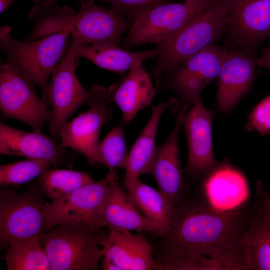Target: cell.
Returning <instances> with one entry per match:
<instances>
[{"label":"cell","instance_id":"cell-1","mask_svg":"<svg viewBox=\"0 0 270 270\" xmlns=\"http://www.w3.org/2000/svg\"><path fill=\"white\" fill-rule=\"evenodd\" d=\"M246 227L236 210L178 205L156 259L160 270H246Z\"/></svg>","mask_w":270,"mask_h":270},{"label":"cell","instance_id":"cell-2","mask_svg":"<svg viewBox=\"0 0 270 270\" xmlns=\"http://www.w3.org/2000/svg\"><path fill=\"white\" fill-rule=\"evenodd\" d=\"M228 16L225 0H219L198 14L160 46L152 73L156 83L226 32Z\"/></svg>","mask_w":270,"mask_h":270},{"label":"cell","instance_id":"cell-3","mask_svg":"<svg viewBox=\"0 0 270 270\" xmlns=\"http://www.w3.org/2000/svg\"><path fill=\"white\" fill-rule=\"evenodd\" d=\"M98 228L88 222H67L40 234L50 270H100L104 253L94 235Z\"/></svg>","mask_w":270,"mask_h":270},{"label":"cell","instance_id":"cell-4","mask_svg":"<svg viewBox=\"0 0 270 270\" xmlns=\"http://www.w3.org/2000/svg\"><path fill=\"white\" fill-rule=\"evenodd\" d=\"M46 201L34 180L18 192L12 186L0 188V248L12 240H24L48 231Z\"/></svg>","mask_w":270,"mask_h":270},{"label":"cell","instance_id":"cell-5","mask_svg":"<svg viewBox=\"0 0 270 270\" xmlns=\"http://www.w3.org/2000/svg\"><path fill=\"white\" fill-rule=\"evenodd\" d=\"M10 28L0 30V47L8 59L40 88L42 99L48 104L47 89L52 72L62 56L70 35L68 31L31 41H20L10 34Z\"/></svg>","mask_w":270,"mask_h":270},{"label":"cell","instance_id":"cell-6","mask_svg":"<svg viewBox=\"0 0 270 270\" xmlns=\"http://www.w3.org/2000/svg\"><path fill=\"white\" fill-rule=\"evenodd\" d=\"M219 0H186L182 4L167 3L150 8L134 20L127 36L125 47L146 43L160 46L185 26L194 16Z\"/></svg>","mask_w":270,"mask_h":270},{"label":"cell","instance_id":"cell-7","mask_svg":"<svg viewBox=\"0 0 270 270\" xmlns=\"http://www.w3.org/2000/svg\"><path fill=\"white\" fill-rule=\"evenodd\" d=\"M30 78L6 60L0 65V110L7 118L19 120L42 132L51 110L38 96Z\"/></svg>","mask_w":270,"mask_h":270},{"label":"cell","instance_id":"cell-8","mask_svg":"<svg viewBox=\"0 0 270 270\" xmlns=\"http://www.w3.org/2000/svg\"><path fill=\"white\" fill-rule=\"evenodd\" d=\"M228 48L212 43L156 82L157 88L174 92L181 104L200 100L204 89L217 79Z\"/></svg>","mask_w":270,"mask_h":270},{"label":"cell","instance_id":"cell-9","mask_svg":"<svg viewBox=\"0 0 270 270\" xmlns=\"http://www.w3.org/2000/svg\"><path fill=\"white\" fill-rule=\"evenodd\" d=\"M78 58L72 42L66 56L52 70L48 86L47 100L52 107L48 130L58 144L63 125L90 97V91L81 84L76 74Z\"/></svg>","mask_w":270,"mask_h":270},{"label":"cell","instance_id":"cell-10","mask_svg":"<svg viewBox=\"0 0 270 270\" xmlns=\"http://www.w3.org/2000/svg\"><path fill=\"white\" fill-rule=\"evenodd\" d=\"M90 97L87 102L90 109L80 114L62 126L59 144L84 155L88 163L98 164L96 150L102 126L112 118V110L106 98V90L94 84L90 90Z\"/></svg>","mask_w":270,"mask_h":270},{"label":"cell","instance_id":"cell-11","mask_svg":"<svg viewBox=\"0 0 270 270\" xmlns=\"http://www.w3.org/2000/svg\"><path fill=\"white\" fill-rule=\"evenodd\" d=\"M118 177L116 170H109L100 180L82 186L50 202H46L44 209L48 230L67 222H85L97 226L96 221L98 214L112 184Z\"/></svg>","mask_w":270,"mask_h":270},{"label":"cell","instance_id":"cell-12","mask_svg":"<svg viewBox=\"0 0 270 270\" xmlns=\"http://www.w3.org/2000/svg\"><path fill=\"white\" fill-rule=\"evenodd\" d=\"M0 153L48 162L53 168L72 169L77 152L60 146L42 132H27L0 124Z\"/></svg>","mask_w":270,"mask_h":270},{"label":"cell","instance_id":"cell-13","mask_svg":"<svg viewBox=\"0 0 270 270\" xmlns=\"http://www.w3.org/2000/svg\"><path fill=\"white\" fill-rule=\"evenodd\" d=\"M228 16L226 32L236 47L254 53L270 38V0H225Z\"/></svg>","mask_w":270,"mask_h":270},{"label":"cell","instance_id":"cell-14","mask_svg":"<svg viewBox=\"0 0 270 270\" xmlns=\"http://www.w3.org/2000/svg\"><path fill=\"white\" fill-rule=\"evenodd\" d=\"M254 53L227 49L217 78V110L230 113L252 89L256 78Z\"/></svg>","mask_w":270,"mask_h":270},{"label":"cell","instance_id":"cell-15","mask_svg":"<svg viewBox=\"0 0 270 270\" xmlns=\"http://www.w3.org/2000/svg\"><path fill=\"white\" fill-rule=\"evenodd\" d=\"M189 106L188 104H180L172 132L164 142L156 146L148 173L154 177L159 190L164 194L174 212L184 190L178 138L183 119L188 111Z\"/></svg>","mask_w":270,"mask_h":270},{"label":"cell","instance_id":"cell-16","mask_svg":"<svg viewBox=\"0 0 270 270\" xmlns=\"http://www.w3.org/2000/svg\"><path fill=\"white\" fill-rule=\"evenodd\" d=\"M81 8L66 30L80 43L118 46L126 28L124 18L112 8H104L90 0L82 1Z\"/></svg>","mask_w":270,"mask_h":270},{"label":"cell","instance_id":"cell-17","mask_svg":"<svg viewBox=\"0 0 270 270\" xmlns=\"http://www.w3.org/2000/svg\"><path fill=\"white\" fill-rule=\"evenodd\" d=\"M214 112L201 100L185 114L182 122L188 144L186 172L191 176H200L214 168L216 161L213 154L212 121Z\"/></svg>","mask_w":270,"mask_h":270},{"label":"cell","instance_id":"cell-18","mask_svg":"<svg viewBox=\"0 0 270 270\" xmlns=\"http://www.w3.org/2000/svg\"><path fill=\"white\" fill-rule=\"evenodd\" d=\"M103 258L118 270H160L152 245L143 235L108 230L102 240Z\"/></svg>","mask_w":270,"mask_h":270},{"label":"cell","instance_id":"cell-19","mask_svg":"<svg viewBox=\"0 0 270 270\" xmlns=\"http://www.w3.org/2000/svg\"><path fill=\"white\" fill-rule=\"evenodd\" d=\"M118 179L119 177L112 184L98 214L97 226H106L108 230L118 231H146L162 236L160 227L140 212L120 185Z\"/></svg>","mask_w":270,"mask_h":270},{"label":"cell","instance_id":"cell-20","mask_svg":"<svg viewBox=\"0 0 270 270\" xmlns=\"http://www.w3.org/2000/svg\"><path fill=\"white\" fill-rule=\"evenodd\" d=\"M156 90L142 62L134 64L122 81L106 90L110 103L114 102L122 113V125L130 123L140 110L150 106Z\"/></svg>","mask_w":270,"mask_h":270},{"label":"cell","instance_id":"cell-21","mask_svg":"<svg viewBox=\"0 0 270 270\" xmlns=\"http://www.w3.org/2000/svg\"><path fill=\"white\" fill-rule=\"evenodd\" d=\"M180 105L178 98L171 97L167 100L152 107L148 122L128 153L124 176V186L128 190L132 188L140 175L149 173L156 152V137L162 114L166 110L174 112Z\"/></svg>","mask_w":270,"mask_h":270},{"label":"cell","instance_id":"cell-22","mask_svg":"<svg viewBox=\"0 0 270 270\" xmlns=\"http://www.w3.org/2000/svg\"><path fill=\"white\" fill-rule=\"evenodd\" d=\"M72 38V42L78 57L84 58L102 68L122 76L134 64L155 58L159 53L157 46L153 50L131 52L112 44H84L75 38Z\"/></svg>","mask_w":270,"mask_h":270},{"label":"cell","instance_id":"cell-23","mask_svg":"<svg viewBox=\"0 0 270 270\" xmlns=\"http://www.w3.org/2000/svg\"><path fill=\"white\" fill-rule=\"evenodd\" d=\"M204 186L211 203L224 209L242 202L247 191L243 175L229 165L214 168L206 178Z\"/></svg>","mask_w":270,"mask_h":270},{"label":"cell","instance_id":"cell-24","mask_svg":"<svg viewBox=\"0 0 270 270\" xmlns=\"http://www.w3.org/2000/svg\"><path fill=\"white\" fill-rule=\"evenodd\" d=\"M240 239L246 270H270V224L257 207Z\"/></svg>","mask_w":270,"mask_h":270},{"label":"cell","instance_id":"cell-25","mask_svg":"<svg viewBox=\"0 0 270 270\" xmlns=\"http://www.w3.org/2000/svg\"><path fill=\"white\" fill-rule=\"evenodd\" d=\"M128 191L137 208L160 227L164 236L170 229L174 211L164 194L139 179Z\"/></svg>","mask_w":270,"mask_h":270},{"label":"cell","instance_id":"cell-26","mask_svg":"<svg viewBox=\"0 0 270 270\" xmlns=\"http://www.w3.org/2000/svg\"><path fill=\"white\" fill-rule=\"evenodd\" d=\"M75 14L70 6H61L56 2L49 6L36 4L28 14L33 30L27 40H38L66 31Z\"/></svg>","mask_w":270,"mask_h":270},{"label":"cell","instance_id":"cell-27","mask_svg":"<svg viewBox=\"0 0 270 270\" xmlns=\"http://www.w3.org/2000/svg\"><path fill=\"white\" fill-rule=\"evenodd\" d=\"M4 260L8 270H50L38 236L24 240H11Z\"/></svg>","mask_w":270,"mask_h":270},{"label":"cell","instance_id":"cell-28","mask_svg":"<svg viewBox=\"0 0 270 270\" xmlns=\"http://www.w3.org/2000/svg\"><path fill=\"white\" fill-rule=\"evenodd\" d=\"M94 181L84 172L52 168L39 176L36 183L42 195L54 200Z\"/></svg>","mask_w":270,"mask_h":270},{"label":"cell","instance_id":"cell-29","mask_svg":"<svg viewBox=\"0 0 270 270\" xmlns=\"http://www.w3.org/2000/svg\"><path fill=\"white\" fill-rule=\"evenodd\" d=\"M128 153L127 150L124 131L122 124L113 128L99 142L96 147V157L98 163L109 170L126 168Z\"/></svg>","mask_w":270,"mask_h":270},{"label":"cell","instance_id":"cell-30","mask_svg":"<svg viewBox=\"0 0 270 270\" xmlns=\"http://www.w3.org/2000/svg\"><path fill=\"white\" fill-rule=\"evenodd\" d=\"M48 162L28 159L0 166V186L26 184L52 168Z\"/></svg>","mask_w":270,"mask_h":270},{"label":"cell","instance_id":"cell-31","mask_svg":"<svg viewBox=\"0 0 270 270\" xmlns=\"http://www.w3.org/2000/svg\"><path fill=\"white\" fill-rule=\"evenodd\" d=\"M248 131H256L261 136L270 134V95L252 110L246 124Z\"/></svg>","mask_w":270,"mask_h":270},{"label":"cell","instance_id":"cell-32","mask_svg":"<svg viewBox=\"0 0 270 270\" xmlns=\"http://www.w3.org/2000/svg\"><path fill=\"white\" fill-rule=\"evenodd\" d=\"M112 8L122 16L134 20L142 12L160 4L169 2L168 0H108Z\"/></svg>","mask_w":270,"mask_h":270},{"label":"cell","instance_id":"cell-33","mask_svg":"<svg viewBox=\"0 0 270 270\" xmlns=\"http://www.w3.org/2000/svg\"><path fill=\"white\" fill-rule=\"evenodd\" d=\"M257 196L258 199V208L270 224V194L264 190L260 182L257 184Z\"/></svg>","mask_w":270,"mask_h":270},{"label":"cell","instance_id":"cell-34","mask_svg":"<svg viewBox=\"0 0 270 270\" xmlns=\"http://www.w3.org/2000/svg\"><path fill=\"white\" fill-rule=\"evenodd\" d=\"M256 64L270 70V44L262 50L260 56L256 59Z\"/></svg>","mask_w":270,"mask_h":270},{"label":"cell","instance_id":"cell-35","mask_svg":"<svg viewBox=\"0 0 270 270\" xmlns=\"http://www.w3.org/2000/svg\"><path fill=\"white\" fill-rule=\"evenodd\" d=\"M14 0H0V12L7 10Z\"/></svg>","mask_w":270,"mask_h":270},{"label":"cell","instance_id":"cell-36","mask_svg":"<svg viewBox=\"0 0 270 270\" xmlns=\"http://www.w3.org/2000/svg\"><path fill=\"white\" fill-rule=\"evenodd\" d=\"M37 5L49 6L56 3L58 0H33ZM81 2L82 0H76Z\"/></svg>","mask_w":270,"mask_h":270},{"label":"cell","instance_id":"cell-37","mask_svg":"<svg viewBox=\"0 0 270 270\" xmlns=\"http://www.w3.org/2000/svg\"><path fill=\"white\" fill-rule=\"evenodd\" d=\"M102 0L108 1V0Z\"/></svg>","mask_w":270,"mask_h":270},{"label":"cell","instance_id":"cell-38","mask_svg":"<svg viewBox=\"0 0 270 270\" xmlns=\"http://www.w3.org/2000/svg\"></svg>","mask_w":270,"mask_h":270}]
</instances>
